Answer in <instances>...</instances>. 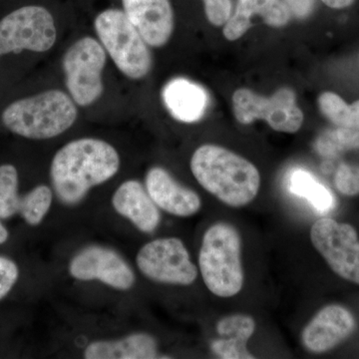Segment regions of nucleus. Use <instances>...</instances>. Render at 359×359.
Returning <instances> with one entry per match:
<instances>
[{
	"mask_svg": "<svg viewBox=\"0 0 359 359\" xmlns=\"http://www.w3.org/2000/svg\"><path fill=\"white\" fill-rule=\"evenodd\" d=\"M290 13H294L297 18H308L313 11L314 0H285Z\"/></svg>",
	"mask_w": 359,
	"mask_h": 359,
	"instance_id": "cd10ccee",
	"label": "nucleus"
},
{
	"mask_svg": "<svg viewBox=\"0 0 359 359\" xmlns=\"http://www.w3.org/2000/svg\"><path fill=\"white\" fill-rule=\"evenodd\" d=\"M56 37L55 21L48 9L20 7L0 20V56L25 50H50Z\"/></svg>",
	"mask_w": 359,
	"mask_h": 359,
	"instance_id": "0eeeda50",
	"label": "nucleus"
},
{
	"mask_svg": "<svg viewBox=\"0 0 359 359\" xmlns=\"http://www.w3.org/2000/svg\"><path fill=\"white\" fill-rule=\"evenodd\" d=\"M335 187L344 195L356 196L359 194V167L341 164L334 178Z\"/></svg>",
	"mask_w": 359,
	"mask_h": 359,
	"instance_id": "393cba45",
	"label": "nucleus"
},
{
	"mask_svg": "<svg viewBox=\"0 0 359 359\" xmlns=\"http://www.w3.org/2000/svg\"><path fill=\"white\" fill-rule=\"evenodd\" d=\"M94 29L99 41L118 68L130 79L147 76L152 69V54L147 42L124 11L109 8L96 16Z\"/></svg>",
	"mask_w": 359,
	"mask_h": 359,
	"instance_id": "39448f33",
	"label": "nucleus"
},
{
	"mask_svg": "<svg viewBox=\"0 0 359 359\" xmlns=\"http://www.w3.org/2000/svg\"><path fill=\"white\" fill-rule=\"evenodd\" d=\"M256 330V321L247 314L224 316L217 325L219 339L212 342V353L224 359H252L247 344Z\"/></svg>",
	"mask_w": 359,
	"mask_h": 359,
	"instance_id": "a211bd4d",
	"label": "nucleus"
},
{
	"mask_svg": "<svg viewBox=\"0 0 359 359\" xmlns=\"http://www.w3.org/2000/svg\"><path fill=\"white\" fill-rule=\"evenodd\" d=\"M123 11L148 45L162 47L174 32V13L170 0H122Z\"/></svg>",
	"mask_w": 359,
	"mask_h": 359,
	"instance_id": "ddd939ff",
	"label": "nucleus"
},
{
	"mask_svg": "<svg viewBox=\"0 0 359 359\" xmlns=\"http://www.w3.org/2000/svg\"><path fill=\"white\" fill-rule=\"evenodd\" d=\"M112 205L118 214L128 219L144 233H153L159 226V210L140 182H124L113 195Z\"/></svg>",
	"mask_w": 359,
	"mask_h": 359,
	"instance_id": "dca6fc26",
	"label": "nucleus"
},
{
	"mask_svg": "<svg viewBox=\"0 0 359 359\" xmlns=\"http://www.w3.org/2000/svg\"><path fill=\"white\" fill-rule=\"evenodd\" d=\"M325 6L330 8L341 9L346 8L353 4L354 0H321Z\"/></svg>",
	"mask_w": 359,
	"mask_h": 359,
	"instance_id": "c85d7f7f",
	"label": "nucleus"
},
{
	"mask_svg": "<svg viewBox=\"0 0 359 359\" xmlns=\"http://www.w3.org/2000/svg\"><path fill=\"white\" fill-rule=\"evenodd\" d=\"M76 104L60 90H48L9 104L2 112L4 126L32 140H46L65 133L76 121Z\"/></svg>",
	"mask_w": 359,
	"mask_h": 359,
	"instance_id": "7ed1b4c3",
	"label": "nucleus"
},
{
	"mask_svg": "<svg viewBox=\"0 0 359 359\" xmlns=\"http://www.w3.org/2000/svg\"><path fill=\"white\" fill-rule=\"evenodd\" d=\"M290 190L306 198L320 212H327L334 207L332 193L306 170L297 169L290 177Z\"/></svg>",
	"mask_w": 359,
	"mask_h": 359,
	"instance_id": "aec40b11",
	"label": "nucleus"
},
{
	"mask_svg": "<svg viewBox=\"0 0 359 359\" xmlns=\"http://www.w3.org/2000/svg\"><path fill=\"white\" fill-rule=\"evenodd\" d=\"M87 359L158 358L157 342L146 334L129 335L117 341H96L85 349Z\"/></svg>",
	"mask_w": 359,
	"mask_h": 359,
	"instance_id": "6ab92c4d",
	"label": "nucleus"
},
{
	"mask_svg": "<svg viewBox=\"0 0 359 359\" xmlns=\"http://www.w3.org/2000/svg\"><path fill=\"white\" fill-rule=\"evenodd\" d=\"M119 168V154L109 143L94 138L77 139L54 155L52 185L61 202L77 204L90 189L113 178Z\"/></svg>",
	"mask_w": 359,
	"mask_h": 359,
	"instance_id": "f257e3e1",
	"label": "nucleus"
},
{
	"mask_svg": "<svg viewBox=\"0 0 359 359\" xmlns=\"http://www.w3.org/2000/svg\"><path fill=\"white\" fill-rule=\"evenodd\" d=\"M70 275L79 280H98L116 290L133 287L135 276L128 264L114 250L107 248H86L73 257Z\"/></svg>",
	"mask_w": 359,
	"mask_h": 359,
	"instance_id": "9b49d317",
	"label": "nucleus"
},
{
	"mask_svg": "<svg viewBox=\"0 0 359 359\" xmlns=\"http://www.w3.org/2000/svg\"><path fill=\"white\" fill-rule=\"evenodd\" d=\"M207 20L215 26H223L231 15V0H203Z\"/></svg>",
	"mask_w": 359,
	"mask_h": 359,
	"instance_id": "a878e982",
	"label": "nucleus"
},
{
	"mask_svg": "<svg viewBox=\"0 0 359 359\" xmlns=\"http://www.w3.org/2000/svg\"><path fill=\"white\" fill-rule=\"evenodd\" d=\"M106 62L107 52L93 37H82L65 52L62 68L66 87L76 105L88 107L102 96Z\"/></svg>",
	"mask_w": 359,
	"mask_h": 359,
	"instance_id": "423d86ee",
	"label": "nucleus"
},
{
	"mask_svg": "<svg viewBox=\"0 0 359 359\" xmlns=\"http://www.w3.org/2000/svg\"><path fill=\"white\" fill-rule=\"evenodd\" d=\"M7 238H8V233H7L4 224L0 223V244H4V242H6Z\"/></svg>",
	"mask_w": 359,
	"mask_h": 359,
	"instance_id": "7c9ffc66",
	"label": "nucleus"
},
{
	"mask_svg": "<svg viewBox=\"0 0 359 359\" xmlns=\"http://www.w3.org/2000/svg\"><path fill=\"white\" fill-rule=\"evenodd\" d=\"M318 107L321 113L337 127L353 128L351 105L337 94L332 92L321 94L318 97Z\"/></svg>",
	"mask_w": 359,
	"mask_h": 359,
	"instance_id": "b1692460",
	"label": "nucleus"
},
{
	"mask_svg": "<svg viewBox=\"0 0 359 359\" xmlns=\"http://www.w3.org/2000/svg\"><path fill=\"white\" fill-rule=\"evenodd\" d=\"M311 240L334 273L359 285V238L353 226L330 218L318 219L311 226Z\"/></svg>",
	"mask_w": 359,
	"mask_h": 359,
	"instance_id": "1a4fd4ad",
	"label": "nucleus"
},
{
	"mask_svg": "<svg viewBox=\"0 0 359 359\" xmlns=\"http://www.w3.org/2000/svg\"><path fill=\"white\" fill-rule=\"evenodd\" d=\"M163 99L175 119L185 123L199 121L209 103L205 90L184 78L170 81L163 90Z\"/></svg>",
	"mask_w": 359,
	"mask_h": 359,
	"instance_id": "f3484780",
	"label": "nucleus"
},
{
	"mask_svg": "<svg viewBox=\"0 0 359 359\" xmlns=\"http://www.w3.org/2000/svg\"><path fill=\"white\" fill-rule=\"evenodd\" d=\"M18 278L16 264L11 259L0 257V299L11 292Z\"/></svg>",
	"mask_w": 359,
	"mask_h": 359,
	"instance_id": "bb28decb",
	"label": "nucleus"
},
{
	"mask_svg": "<svg viewBox=\"0 0 359 359\" xmlns=\"http://www.w3.org/2000/svg\"><path fill=\"white\" fill-rule=\"evenodd\" d=\"M316 150L325 157H334L351 149H359V129L339 127L325 132L318 139Z\"/></svg>",
	"mask_w": 359,
	"mask_h": 359,
	"instance_id": "412c9836",
	"label": "nucleus"
},
{
	"mask_svg": "<svg viewBox=\"0 0 359 359\" xmlns=\"http://www.w3.org/2000/svg\"><path fill=\"white\" fill-rule=\"evenodd\" d=\"M233 111L241 124L263 119L275 131L283 133H297L304 122L294 92L290 88L278 90L271 97L259 95L248 88L238 89L233 95Z\"/></svg>",
	"mask_w": 359,
	"mask_h": 359,
	"instance_id": "6e6552de",
	"label": "nucleus"
},
{
	"mask_svg": "<svg viewBox=\"0 0 359 359\" xmlns=\"http://www.w3.org/2000/svg\"><path fill=\"white\" fill-rule=\"evenodd\" d=\"M52 191L41 185L33 189L25 197L21 198L20 212L28 224L36 226L41 223L52 204Z\"/></svg>",
	"mask_w": 359,
	"mask_h": 359,
	"instance_id": "5701e85b",
	"label": "nucleus"
},
{
	"mask_svg": "<svg viewBox=\"0 0 359 359\" xmlns=\"http://www.w3.org/2000/svg\"><path fill=\"white\" fill-rule=\"evenodd\" d=\"M355 327V318L349 309L330 304L321 309L302 330V346L311 353H327L348 339Z\"/></svg>",
	"mask_w": 359,
	"mask_h": 359,
	"instance_id": "f8f14e48",
	"label": "nucleus"
},
{
	"mask_svg": "<svg viewBox=\"0 0 359 359\" xmlns=\"http://www.w3.org/2000/svg\"><path fill=\"white\" fill-rule=\"evenodd\" d=\"M256 15L276 28L287 25L292 18L289 7L282 0H238L235 13L224 25V36L230 41L240 39L252 27V18Z\"/></svg>",
	"mask_w": 359,
	"mask_h": 359,
	"instance_id": "2eb2a0df",
	"label": "nucleus"
},
{
	"mask_svg": "<svg viewBox=\"0 0 359 359\" xmlns=\"http://www.w3.org/2000/svg\"><path fill=\"white\" fill-rule=\"evenodd\" d=\"M351 114H353V127L359 129V100L351 104Z\"/></svg>",
	"mask_w": 359,
	"mask_h": 359,
	"instance_id": "c756f323",
	"label": "nucleus"
},
{
	"mask_svg": "<svg viewBox=\"0 0 359 359\" xmlns=\"http://www.w3.org/2000/svg\"><path fill=\"white\" fill-rule=\"evenodd\" d=\"M18 170L13 165L0 166V218L8 219L20 212Z\"/></svg>",
	"mask_w": 359,
	"mask_h": 359,
	"instance_id": "4be33fe9",
	"label": "nucleus"
},
{
	"mask_svg": "<svg viewBox=\"0 0 359 359\" xmlns=\"http://www.w3.org/2000/svg\"><path fill=\"white\" fill-rule=\"evenodd\" d=\"M146 190L157 207L174 216H193L200 211L202 205L197 193L180 185L163 168L149 170Z\"/></svg>",
	"mask_w": 359,
	"mask_h": 359,
	"instance_id": "4468645a",
	"label": "nucleus"
},
{
	"mask_svg": "<svg viewBox=\"0 0 359 359\" xmlns=\"http://www.w3.org/2000/svg\"><path fill=\"white\" fill-rule=\"evenodd\" d=\"M242 241L237 229L217 223L205 231L199 254L201 275L205 287L219 297L238 294L244 285Z\"/></svg>",
	"mask_w": 359,
	"mask_h": 359,
	"instance_id": "20e7f679",
	"label": "nucleus"
},
{
	"mask_svg": "<svg viewBox=\"0 0 359 359\" xmlns=\"http://www.w3.org/2000/svg\"><path fill=\"white\" fill-rule=\"evenodd\" d=\"M137 266L150 280L168 285H190L198 276L188 250L180 238H158L137 255Z\"/></svg>",
	"mask_w": 359,
	"mask_h": 359,
	"instance_id": "9d476101",
	"label": "nucleus"
},
{
	"mask_svg": "<svg viewBox=\"0 0 359 359\" xmlns=\"http://www.w3.org/2000/svg\"><path fill=\"white\" fill-rule=\"evenodd\" d=\"M191 170L205 191L230 207L249 205L261 187V175L254 164L228 149L211 144L195 151Z\"/></svg>",
	"mask_w": 359,
	"mask_h": 359,
	"instance_id": "f03ea898",
	"label": "nucleus"
}]
</instances>
